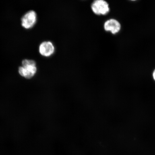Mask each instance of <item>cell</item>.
I'll use <instances>...</instances> for the list:
<instances>
[{"label": "cell", "mask_w": 155, "mask_h": 155, "mask_svg": "<svg viewBox=\"0 0 155 155\" xmlns=\"http://www.w3.org/2000/svg\"><path fill=\"white\" fill-rule=\"evenodd\" d=\"M37 71L35 61L33 60L24 59L22 61V66L18 68V73L21 76L31 79L34 76Z\"/></svg>", "instance_id": "cell-1"}, {"label": "cell", "mask_w": 155, "mask_h": 155, "mask_svg": "<svg viewBox=\"0 0 155 155\" xmlns=\"http://www.w3.org/2000/svg\"><path fill=\"white\" fill-rule=\"evenodd\" d=\"M91 8L94 14L97 15H105L110 11L109 5L105 0H94Z\"/></svg>", "instance_id": "cell-2"}, {"label": "cell", "mask_w": 155, "mask_h": 155, "mask_svg": "<svg viewBox=\"0 0 155 155\" xmlns=\"http://www.w3.org/2000/svg\"><path fill=\"white\" fill-rule=\"evenodd\" d=\"M21 21L23 28L26 29L31 28L37 21V15L34 11H29L23 15Z\"/></svg>", "instance_id": "cell-3"}, {"label": "cell", "mask_w": 155, "mask_h": 155, "mask_svg": "<svg viewBox=\"0 0 155 155\" xmlns=\"http://www.w3.org/2000/svg\"><path fill=\"white\" fill-rule=\"evenodd\" d=\"M104 30L106 32H111L113 35L117 34L121 30L120 23L114 18L108 19L104 22Z\"/></svg>", "instance_id": "cell-4"}, {"label": "cell", "mask_w": 155, "mask_h": 155, "mask_svg": "<svg viewBox=\"0 0 155 155\" xmlns=\"http://www.w3.org/2000/svg\"><path fill=\"white\" fill-rule=\"evenodd\" d=\"M39 53L42 56L45 57H51L55 53V46L50 41L42 42L38 48Z\"/></svg>", "instance_id": "cell-5"}, {"label": "cell", "mask_w": 155, "mask_h": 155, "mask_svg": "<svg viewBox=\"0 0 155 155\" xmlns=\"http://www.w3.org/2000/svg\"><path fill=\"white\" fill-rule=\"evenodd\" d=\"M153 78L154 81H155V69L154 71L153 72Z\"/></svg>", "instance_id": "cell-6"}, {"label": "cell", "mask_w": 155, "mask_h": 155, "mask_svg": "<svg viewBox=\"0 0 155 155\" xmlns=\"http://www.w3.org/2000/svg\"><path fill=\"white\" fill-rule=\"evenodd\" d=\"M129 1H137V0H129Z\"/></svg>", "instance_id": "cell-7"}]
</instances>
